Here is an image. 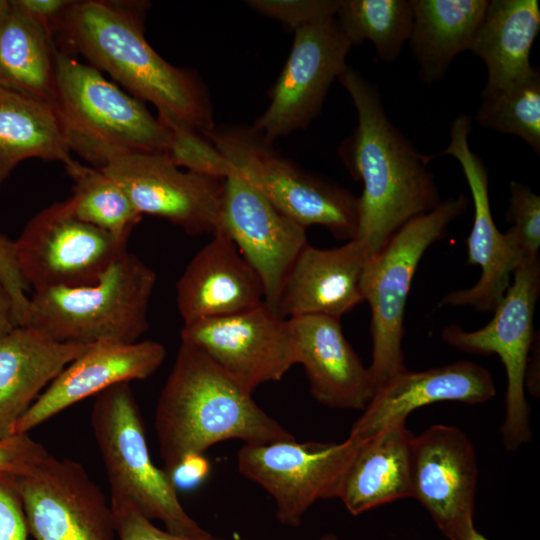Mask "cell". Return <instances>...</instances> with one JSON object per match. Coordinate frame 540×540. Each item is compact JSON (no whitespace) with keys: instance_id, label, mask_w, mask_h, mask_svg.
Segmentation results:
<instances>
[{"instance_id":"6da1fadb","label":"cell","mask_w":540,"mask_h":540,"mask_svg":"<svg viewBox=\"0 0 540 540\" xmlns=\"http://www.w3.org/2000/svg\"><path fill=\"white\" fill-rule=\"evenodd\" d=\"M357 112V126L339 152L350 174L363 183L355 240L369 256L379 252L410 220L441 203L428 164L389 120L377 87L348 67L338 78Z\"/></svg>"},{"instance_id":"b9f144b4","label":"cell","mask_w":540,"mask_h":540,"mask_svg":"<svg viewBox=\"0 0 540 540\" xmlns=\"http://www.w3.org/2000/svg\"><path fill=\"white\" fill-rule=\"evenodd\" d=\"M538 334V333H537ZM536 334V336H537ZM539 340L534 339L525 375V390L539 396Z\"/></svg>"},{"instance_id":"f35d334b","label":"cell","mask_w":540,"mask_h":540,"mask_svg":"<svg viewBox=\"0 0 540 540\" xmlns=\"http://www.w3.org/2000/svg\"><path fill=\"white\" fill-rule=\"evenodd\" d=\"M0 282L11 299L16 326L24 325L30 301L27 291L30 288L17 266L15 242L2 234H0Z\"/></svg>"},{"instance_id":"3957f363","label":"cell","mask_w":540,"mask_h":540,"mask_svg":"<svg viewBox=\"0 0 540 540\" xmlns=\"http://www.w3.org/2000/svg\"><path fill=\"white\" fill-rule=\"evenodd\" d=\"M199 348L181 340L159 395L154 427L164 470L211 446L241 440L265 444L295 439Z\"/></svg>"},{"instance_id":"f1b7e54d","label":"cell","mask_w":540,"mask_h":540,"mask_svg":"<svg viewBox=\"0 0 540 540\" xmlns=\"http://www.w3.org/2000/svg\"><path fill=\"white\" fill-rule=\"evenodd\" d=\"M55 50L53 35L11 0L0 29V87L52 104Z\"/></svg>"},{"instance_id":"cb8c5ba5","label":"cell","mask_w":540,"mask_h":540,"mask_svg":"<svg viewBox=\"0 0 540 540\" xmlns=\"http://www.w3.org/2000/svg\"><path fill=\"white\" fill-rule=\"evenodd\" d=\"M89 346L53 341L29 326L0 336V439L13 435L42 390Z\"/></svg>"},{"instance_id":"ab89813d","label":"cell","mask_w":540,"mask_h":540,"mask_svg":"<svg viewBox=\"0 0 540 540\" xmlns=\"http://www.w3.org/2000/svg\"><path fill=\"white\" fill-rule=\"evenodd\" d=\"M13 2L52 35L55 31H59L65 13L74 3L71 0H13Z\"/></svg>"},{"instance_id":"2e32d148","label":"cell","mask_w":540,"mask_h":540,"mask_svg":"<svg viewBox=\"0 0 540 540\" xmlns=\"http://www.w3.org/2000/svg\"><path fill=\"white\" fill-rule=\"evenodd\" d=\"M411 498L430 514L448 540H465L473 523L478 463L460 428L436 424L414 435L410 446Z\"/></svg>"},{"instance_id":"f6af8a7d","label":"cell","mask_w":540,"mask_h":540,"mask_svg":"<svg viewBox=\"0 0 540 540\" xmlns=\"http://www.w3.org/2000/svg\"><path fill=\"white\" fill-rule=\"evenodd\" d=\"M465 540H488L481 533H479L475 528L468 534Z\"/></svg>"},{"instance_id":"4dcf8cb0","label":"cell","mask_w":540,"mask_h":540,"mask_svg":"<svg viewBox=\"0 0 540 540\" xmlns=\"http://www.w3.org/2000/svg\"><path fill=\"white\" fill-rule=\"evenodd\" d=\"M335 18L352 46L368 40L380 60L393 62L409 40L413 9L410 0H340Z\"/></svg>"},{"instance_id":"4fadbf2b","label":"cell","mask_w":540,"mask_h":540,"mask_svg":"<svg viewBox=\"0 0 540 540\" xmlns=\"http://www.w3.org/2000/svg\"><path fill=\"white\" fill-rule=\"evenodd\" d=\"M181 340L199 348L250 394L296 364L289 320L265 302L241 313L183 326Z\"/></svg>"},{"instance_id":"277c9868","label":"cell","mask_w":540,"mask_h":540,"mask_svg":"<svg viewBox=\"0 0 540 540\" xmlns=\"http://www.w3.org/2000/svg\"><path fill=\"white\" fill-rule=\"evenodd\" d=\"M52 105L70 152L94 168L103 169L129 154L169 149V129L144 102L98 69L57 49Z\"/></svg>"},{"instance_id":"e575fe53","label":"cell","mask_w":540,"mask_h":540,"mask_svg":"<svg viewBox=\"0 0 540 540\" xmlns=\"http://www.w3.org/2000/svg\"><path fill=\"white\" fill-rule=\"evenodd\" d=\"M256 13L273 18L289 30L335 17L340 0H248Z\"/></svg>"},{"instance_id":"ba28073f","label":"cell","mask_w":540,"mask_h":540,"mask_svg":"<svg viewBox=\"0 0 540 540\" xmlns=\"http://www.w3.org/2000/svg\"><path fill=\"white\" fill-rule=\"evenodd\" d=\"M468 204V198L461 194L442 200L433 210L403 225L379 252L369 257L364 267L361 290L371 309L369 370L375 391L406 369L402 351L404 312L418 264L426 250L467 210Z\"/></svg>"},{"instance_id":"ac0fdd59","label":"cell","mask_w":540,"mask_h":540,"mask_svg":"<svg viewBox=\"0 0 540 540\" xmlns=\"http://www.w3.org/2000/svg\"><path fill=\"white\" fill-rule=\"evenodd\" d=\"M222 230L261 279L264 302L276 311L284 281L308 244L306 228L238 177L225 179Z\"/></svg>"},{"instance_id":"d4e9b609","label":"cell","mask_w":540,"mask_h":540,"mask_svg":"<svg viewBox=\"0 0 540 540\" xmlns=\"http://www.w3.org/2000/svg\"><path fill=\"white\" fill-rule=\"evenodd\" d=\"M413 436L406 422H400L366 439L355 440L357 444L337 494L351 515L411 497Z\"/></svg>"},{"instance_id":"5bb4252c","label":"cell","mask_w":540,"mask_h":540,"mask_svg":"<svg viewBox=\"0 0 540 540\" xmlns=\"http://www.w3.org/2000/svg\"><path fill=\"white\" fill-rule=\"evenodd\" d=\"M17 485L35 540H116L111 505L80 463L49 453Z\"/></svg>"},{"instance_id":"1f68e13d","label":"cell","mask_w":540,"mask_h":540,"mask_svg":"<svg viewBox=\"0 0 540 540\" xmlns=\"http://www.w3.org/2000/svg\"><path fill=\"white\" fill-rule=\"evenodd\" d=\"M475 120L478 125L521 138L540 154V70L492 92L481 93Z\"/></svg>"},{"instance_id":"ee69618b","label":"cell","mask_w":540,"mask_h":540,"mask_svg":"<svg viewBox=\"0 0 540 540\" xmlns=\"http://www.w3.org/2000/svg\"><path fill=\"white\" fill-rule=\"evenodd\" d=\"M11 0H0V29L10 11Z\"/></svg>"},{"instance_id":"60d3db41","label":"cell","mask_w":540,"mask_h":540,"mask_svg":"<svg viewBox=\"0 0 540 540\" xmlns=\"http://www.w3.org/2000/svg\"><path fill=\"white\" fill-rule=\"evenodd\" d=\"M209 470V462L204 455H190L181 460L170 476L177 488H190L204 480Z\"/></svg>"},{"instance_id":"484cf974","label":"cell","mask_w":540,"mask_h":540,"mask_svg":"<svg viewBox=\"0 0 540 540\" xmlns=\"http://www.w3.org/2000/svg\"><path fill=\"white\" fill-rule=\"evenodd\" d=\"M539 30L537 0H488L470 47L487 69L481 93L504 89L533 71L530 52Z\"/></svg>"},{"instance_id":"7402d4cb","label":"cell","mask_w":540,"mask_h":540,"mask_svg":"<svg viewBox=\"0 0 540 540\" xmlns=\"http://www.w3.org/2000/svg\"><path fill=\"white\" fill-rule=\"evenodd\" d=\"M296 364L304 368L312 396L333 409L363 410L374 395L369 370L345 338L339 319L289 318Z\"/></svg>"},{"instance_id":"7dc6e473","label":"cell","mask_w":540,"mask_h":540,"mask_svg":"<svg viewBox=\"0 0 540 540\" xmlns=\"http://www.w3.org/2000/svg\"><path fill=\"white\" fill-rule=\"evenodd\" d=\"M232 540H242V538L239 535H234Z\"/></svg>"},{"instance_id":"7c38bea8","label":"cell","mask_w":540,"mask_h":540,"mask_svg":"<svg viewBox=\"0 0 540 540\" xmlns=\"http://www.w3.org/2000/svg\"><path fill=\"white\" fill-rule=\"evenodd\" d=\"M352 44L331 17L294 31L288 59L267 109L251 126L267 142L307 127L321 112L334 80L347 70Z\"/></svg>"},{"instance_id":"d6a6232c","label":"cell","mask_w":540,"mask_h":540,"mask_svg":"<svg viewBox=\"0 0 540 540\" xmlns=\"http://www.w3.org/2000/svg\"><path fill=\"white\" fill-rule=\"evenodd\" d=\"M171 133L167 155L179 168L210 177H239L237 168L199 131L175 123H163Z\"/></svg>"},{"instance_id":"7a4b0ae2","label":"cell","mask_w":540,"mask_h":540,"mask_svg":"<svg viewBox=\"0 0 540 540\" xmlns=\"http://www.w3.org/2000/svg\"><path fill=\"white\" fill-rule=\"evenodd\" d=\"M148 6L74 1L59 30L89 65L109 74L136 99L152 103L162 123L205 133L215 126L208 89L194 71L171 65L147 42L143 15Z\"/></svg>"},{"instance_id":"9a60e30c","label":"cell","mask_w":540,"mask_h":540,"mask_svg":"<svg viewBox=\"0 0 540 540\" xmlns=\"http://www.w3.org/2000/svg\"><path fill=\"white\" fill-rule=\"evenodd\" d=\"M471 127L467 114L456 116L450 126L449 144L438 155L458 161L471 191L474 217L467 239L468 263L480 266L481 274L471 288L446 294L439 306H470L480 312H493L510 286L514 271L526 257L511 228L502 233L493 220L488 170L469 146Z\"/></svg>"},{"instance_id":"bcb514c9","label":"cell","mask_w":540,"mask_h":540,"mask_svg":"<svg viewBox=\"0 0 540 540\" xmlns=\"http://www.w3.org/2000/svg\"><path fill=\"white\" fill-rule=\"evenodd\" d=\"M319 540H339L334 534H325Z\"/></svg>"},{"instance_id":"836d02e7","label":"cell","mask_w":540,"mask_h":540,"mask_svg":"<svg viewBox=\"0 0 540 540\" xmlns=\"http://www.w3.org/2000/svg\"><path fill=\"white\" fill-rule=\"evenodd\" d=\"M507 219L526 258L538 256L540 248V197L527 185L510 182Z\"/></svg>"},{"instance_id":"7bdbcfd3","label":"cell","mask_w":540,"mask_h":540,"mask_svg":"<svg viewBox=\"0 0 540 540\" xmlns=\"http://www.w3.org/2000/svg\"><path fill=\"white\" fill-rule=\"evenodd\" d=\"M16 324L13 318L11 299L0 282V336L11 331Z\"/></svg>"},{"instance_id":"d590c367","label":"cell","mask_w":540,"mask_h":540,"mask_svg":"<svg viewBox=\"0 0 540 540\" xmlns=\"http://www.w3.org/2000/svg\"><path fill=\"white\" fill-rule=\"evenodd\" d=\"M116 536L119 540H226L209 534L190 538L156 527L132 502L111 500Z\"/></svg>"},{"instance_id":"f546056e","label":"cell","mask_w":540,"mask_h":540,"mask_svg":"<svg viewBox=\"0 0 540 540\" xmlns=\"http://www.w3.org/2000/svg\"><path fill=\"white\" fill-rule=\"evenodd\" d=\"M65 166L73 180L67 198L74 214L114 236L128 240L142 219L121 184L102 169L72 159Z\"/></svg>"},{"instance_id":"d6986e66","label":"cell","mask_w":540,"mask_h":540,"mask_svg":"<svg viewBox=\"0 0 540 540\" xmlns=\"http://www.w3.org/2000/svg\"><path fill=\"white\" fill-rule=\"evenodd\" d=\"M165 357V347L153 340L90 345L38 396L16 423L13 435L27 434L75 403L115 384L151 376Z\"/></svg>"},{"instance_id":"9c48e42d","label":"cell","mask_w":540,"mask_h":540,"mask_svg":"<svg viewBox=\"0 0 540 540\" xmlns=\"http://www.w3.org/2000/svg\"><path fill=\"white\" fill-rule=\"evenodd\" d=\"M539 294V256L525 258L514 271L510 286L485 326L467 331L449 324L441 332L443 342L457 350L468 354H496L501 359L507 389L500 432L508 451L517 450L530 441L532 435L525 375L536 337L533 319Z\"/></svg>"},{"instance_id":"603a6c76","label":"cell","mask_w":540,"mask_h":540,"mask_svg":"<svg viewBox=\"0 0 540 540\" xmlns=\"http://www.w3.org/2000/svg\"><path fill=\"white\" fill-rule=\"evenodd\" d=\"M369 257L355 239L330 249L307 244L284 281L276 312L286 319L322 315L340 320L364 301L361 278Z\"/></svg>"},{"instance_id":"44dd1931","label":"cell","mask_w":540,"mask_h":540,"mask_svg":"<svg viewBox=\"0 0 540 540\" xmlns=\"http://www.w3.org/2000/svg\"><path fill=\"white\" fill-rule=\"evenodd\" d=\"M176 283L183 326L251 310L264 303L260 277L223 231L212 234Z\"/></svg>"},{"instance_id":"5b68a950","label":"cell","mask_w":540,"mask_h":540,"mask_svg":"<svg viewBox=\"0 0 540 540\" xmlns=\"http://www.w3.org/2000/svg\"><path fill=\"white\" fill-rule=\"evenodd\" d=\"M155 283V272L126 251L91 285L34 292L23 326L59 343H134L149 328Z\"/></svg>"},{"instance_id":"74e56055","label":"cell","mask_w":540,"mask_h":540,"mask_svg":"<svg viewBox=\"0 0 540 540\" xmlns=\"http://www.w3.org/2000/svg\"><path fill=\"white\" fill-rule=\"evenodd\" d=\"M17 477L0 473V540H29Z\"/></svg>"},{"instance_id":"4316f807","label":"cell","mask_w":540,"mask_h":540,"mask_svg":"<svg viewBox=\"0 0 540 540\" xmlns=\"http://www.w3.org/2000/svg\"><path fill=\"white\" fill-rule=\"evenodd\" d=\"M413 23L408 42L424 84L441 80L454 58L470 50L488 0H410Z\"/></svg>"},{"instance_id":"83f0119b","label":"cell","mask_w":540,"mask_h":540,"mask_svg":"<svg viewBox=\"0 0 540 540\" xmlns=\"http://www.w3.org/2000/svg\"><path fill=\"white\" fill-rule=\"evenodd\" d=\"M29 158L73 159L50 102L0 87V189Z\"/></svg>"},{"instance_id":"8fae6325","label":"cell","mask_w":540,"mask_h":540,"mask_svg":"<svg viewBox=\"0 0 540 540\" xmlns=\"http://www.w3.org/2000/svg\"><path fill=\"white\" fill-rule=\"evenodd\" d=\"M356 444L350 437L339 443L291 439L243 444L237 467L273 498L277 520L297 527L314 503L337 498Z\"/></svg>"},{"instance_id":"8d00e7d4","label":"cell","mask_w":540,"mask_h":540,"mask_svg":"<svg viewBox=\"0 0 540 540\" xmlns=\"http://www.w3.org/2000/svg\"><path fill=\"white\" fill-rule=\"evenodd\" d=\"M49 454L45 447L29 434H17L0 439V473L16 477L31 473Z\"/></svg>"},{"instance_id":"8992f818","label":"cell","mask_w":540,"mask_h":540,"mask_svg":"<svg viewBox=\"0 0 540 540\" xmlns=\"http://www.w3.org/2000/svg\"><path fill=\"white\" fill-rule=\"evenodd\" d=\"M91 425L111 500L132 502L147 518L160 520L173 534L190 538L210 534L183 508L171 476L152 461L130 382L115 384L96 395Z\"/></svg>"},{"instance_id":"e0dca14e","label":"cell","mask_w":540,"mask_h":540,"mask_svg":"<svg viewBox=\"0 0 540 540\" xmlns=\"http://www.w3.org/2000/svg\"><path fill=\"white\" fill-rule=\"evenodd\" d=\"M102 170L121 184L142 216L163 218L193 236L222 230L225 179L182 171L156 152L129 154Z\"/></svg>"},{"instance_id":"ffe728a7","label":"cell","mask_w":540,"mask_h":540,"mask_svg":"<svg viewBox=\"0 0 540 540\" xmlns=\"http://www.w3.org/2000/svg\"><path fill=\"white\" fill-rule=\"evenodd\" d=\"M495 394L491 373L471 361L424 371L404 369L376 389L348 437L356 441L366 439L390 425L406 422L414 410L435 402L481 404Z\"/></svg>"},{"instance_id":"52a82bcc","label":"cell","mask_w":540,"mask_h":540,"mask_svg":"<svg viewBox=\"0 0 540 540\" xmlns=\"http://www.w3.org/2000/svg\"><path fill=\"white\" fill-rule=\"evenodd\" d=\"M237 168L239 177L299 225L325 227L336 239H355L358 197L303 170L251 126L219 125L202 133Z\"/></svg>"},{"instance_id":"30bf717a","label":"cell","mask_w":540,"mask_h":540,"mask_svg":"<svg viewBox=\"0 0 540 540\" xmlns=\"http://www.w3.org/2000/svg\"><path fill=\"white\" fill-rule=\"evenodd\" d=\"M14 242L18 269L34 292L91 285L127 251V240L78 218L68 199L35 214Z\"/></svg>"}]
</instances>
